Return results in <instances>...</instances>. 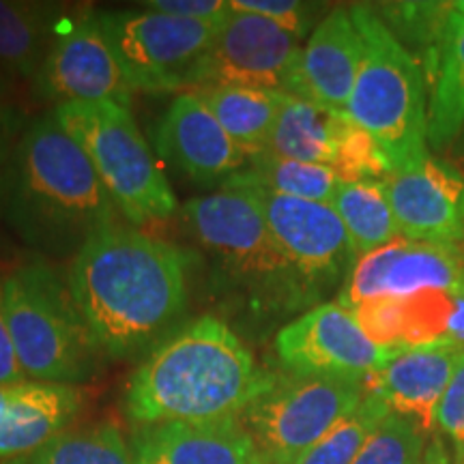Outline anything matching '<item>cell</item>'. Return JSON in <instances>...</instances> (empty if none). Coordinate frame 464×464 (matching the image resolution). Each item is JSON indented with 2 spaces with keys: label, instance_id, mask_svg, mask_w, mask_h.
<instances>
[{
  "label": "cell",
  "instance_id": "cell-7",
  "mask_svg": "<svg viewBox=\"0 0 464 464\" xmlns=\"http://www.w3.org/2000/svg\"><path fill=\"white\" fill-rule=\"evenodd\" d=\"M183 219L235 280L266 293H286V297L299 293L301 282L277 247L252 189L222 188L189 200Z\"/></svg>",
  "mask_w": 464,
  "mask_h": 464
},
{
  "label": "cell",
  "instance_id": "cell-37",
  "mask_svg": "<svg viewBox=\"0 0 464 464\" xmlns=\"http://www.w3.org/2000/svg\"><path fill=\"white\" fill-rule=\"evenodd\" d=\"M450 11L456 17H460V20H464V0H456V3H450Z\"/></svg>",
  "mask_w": 464,
  "mask_h": 464
},
{
  "label": "cell",
  "instance_id": "cell-18",
  "mask_svg": "<svg viewBox=\"0 0 464 464\" xmlns=\"http://www.w3.org/2000/svg\"><path fill=\"white\" fill-rule=\"evenodd\" d=\"M131 454L136 464H265L241 417L140 426Z\"/></svg>",
  "mask_w": 464,
  "mask_h": 464
},
{
  "label": "cell",
  "instance_id": "cell-2",
  "mask_svg": "<svg viewBox=\"0 0 464 464\" xmlns=\"http://www.w3.org/2000/svg\"><path fill=\"white\" fill-rule=\"evenodd\" d=\"M276 381L228 324L202 316L150 351L127 382L123 406L140 426L239 420Z\"/></svg>",
  "mask_w": 464,
  "mask_h": 464
},
{
  "label": "cell",
  "instance_id": "cell-11",
  "mask_svg": "<svg viewBox=\"0 0 464 464\" xmlns=\"http://www.w3.org/2000/svg\"><path fill=\"white\" fill-rule=\"evenodd\" d=\"M276 353L293 376L363 382L396 351L376 346L344 305L323 304L280 329Z\"/></svg>",
  "mask_w": 464,
  "mask_h": 464
},
{
  "label": "cell",
  "instance_id": "cell-32",
  "mask_svg": "<svg viewBox=\"0 0 464 464\" xmlns=\"http://www.w3.org/2000/svg\"><path fill=\"white\" fill-rule=\"evenodd\" d=\"M232 11L254 14L274 22L284 31L304 39L310 24V5L297 3V0H228Z\"/></svg>",
  "mask_w": 464,
  "mask_h": 464
},
{
  "label": "cell",
  "instance_id": "cell-14",
  "mask_svg": "<svg viewBox=\"0 0 464 464\" xmlns=\"http://www.w3.org/2000/svg\"><path fill=\"white\" fill-rule=\"evenodd\" d=\"M426 288L464 290V271L454 247L398 237L357 258L340 295L346 310L381 297H406Z\"/></svg>",
  "mask_w": 464,
  "mask_h": 464
},
{
  "label": "cell",
  "instance_id": "cell-8",
  "mask_svg": "<svg viewBox=\"0 0 464 464\" xmlns=\"http://www.w3.org/2000/svg\"><path fill=\"white\" fill-rule=\"evenodd\" d=\"M365 396L363 382L277 376L241 415L265 464H297Z\"/></svg>",
  "mask_w": 464,
  "mask_h": 464
},
{
  "label": "cell",
  "instance_id": "cell-17",
  "mask_svg": "<svg viewBox=\"0 0 464 464\" xmlns=\"http://www.w3.org/2000/svg\"><path fill=\"white\" fill-rule=\"evenodd\" d=\"M462 348L450 340L400 348L387 363L363 381V390L381 400L392 413L415 421L423 432L437 428V409Z\"/></svg>",
  "mask_w": 464,
  "mask_h": 464
},
{
  "label": "cell",
  "instance_id": "cell-33",
  "mask_svg": "<svg viewBox=\"0 0 464 464\" xmlns=\"http://www.w3.org/2000/svg\"><path fill=\"white\" fill-rule=\"evenodd\" d=\"M142 7L183 17V20L200 22V24L213 28L222 26L232 14L228 0H150V3H144Z\"/></svg>",
  "mask_w": 464,
  "mask_h": 464
},
{
  "label": "cell",
  "instance_id": "cell-28",
  "mask_svg": "<svg viewBox=\"0 0 464 464\" xmlns=\"http://www.w3.org/2000/svg\"><path fill=\"white\" fill-rule=\"evenodd\" d=\"M9 464H136L133 454L116 426L61 432L33 454Z\"/></svg>",
  "mask_w": 464,
  "mask_h": 464
},
{
  "label": "cell",
  "instance_id": "cell-29",
  "mask_svg": "<svg viewBox=\"0 0 464 464\" xmlns=\"http://www.w3.org/2000/svg\"><path fill=\"white\" fill-rule=\"evenodd\" d=\"M390 413L379 398L365 392L357 409L324 434L297 464H353L374 428Z\"/></svg>",
  "mask_w": 464,
  "mask_h": 464
},
{
  "label": "cell",
  "instance_id": "cell-6",
  "mask_svg": "<svg viewBox=\"0 0 464 464\" xmlns=\"http://www.w3.org/2000/svg\"><path fill=\"white\" fill-rule=\"evenodd\" d=\"M52 114L91 160L127 222H161L177 211V196L130 108L116 102H72L56 103Z\"/></svg>",
  "mask_w": 464,
  "mask_h": 464
},
{
  "label": "cell",
  "instance_id": "cell-20",
  "mask_svg": "<svg viewBox=\"0 0 464 464\" xmlns=\"http://www.w3.org/2000/svg\"><path fill=\"white\" fill-rule=\"evenodd\" d=\"M80 404L82 396L73 385L22 381L7 387L0 409V458L33 454L65 430Z\"/></svg>",
  "mask_w": 464,
  "mask_h": 464
},
{
  "label": "cell",
  "instance_id": "cell-39",
  "mask_svg": "<svg viewBox=\"0 0 464 464\" xmlns=\"http://www.w3.org/2000/svg\"><path fill=\"white\" fill-rule=\"evenodd\" d=\"M5 398H7V387H0V409H3Z\"/></svg>",
  "mask_w": 464,
  "mask_h": 464
},
{
  "label": "cell",
  "instance_id": "cell-1",
  "mask_svg": "<svg viewBox=\"0 0 464 464\" xmlns=\"http://www.w3.org/2000/svg\"><path fill=\"white\" fill-rule=\"evenodd\" d=\"M188 254L131 226L95 230L75 252L67 286L97 351L125 359L153 344L188 301Z\"/></svg>",
  "mask_w": 464,
  "mask_h": 464
},
{
  "label": "cell",
  "instance_id": "cell-23",
  "mask_svg": "<svg viewBox=\"0 0 464 464\" xmlns=\"http://www.w3.org/2000/svg\"><path fill=\"white\" fill-rule=\"evenodd\" d=\"M196 95L207 103L226 133L237 142L249 160L265 153L269 147L284 92L243 89V86H213L200 89Z\"/></svg>",
  "mask_w": 464,
  "mask_h": 464
},
{
  "label": "cell",
  "instance_id": "cell-26",
  "mask_svg": "<svg viewBox=\"0 0 464 464\" xmlns=\"http://www.w3.org/2000/svg\"><path fill=\"white\" fill-rule=\"evenodd\" d=\"M332 205L344 224L355 260L400 237L385 183H342Z\"/></svg>",
  "mask_w": 464,
  "mask_h": 464
},
{
  "label": "cell",
  "instance_id": "cell-16",
  "mask_svg": "<svg viewBox=\"0 0 464 464\" xmlns=\"http://www.w3.org/2000/svg\"><path fill=\"white\" fill-rule=\"evenodd\" d=\"M158 150L168 164L200 185H224L249 160L196 92L174 97L158 130Z\"/></svg>",
  "mask_w": 464,
  "mask_h": 464
},
{
  "label": "cell",
  "instance_id": "cell-21",
  "mask_svg": "<svg viewBox=\"0 0 464 464\" xmlns=\"http://www.w3.org/2000/svg\"><path fill=\"white\" fill-rule=\"evenodd\" d=\"M456 293L426 288L406 297H381L353 307L359 327L385 351L448 340Z\"/></svg>",
  "mask_w": 464,
  "mask_h": 464
},
{
  "label": "cell",
  "instance_id": "cell-36",
  "mask_svg": "<svg viewBox=\"0 0 464 464\" xmlns=\"http://www.w3.org/2000/svg\"><path fill=\"white\" fill-rule=\"evenodd\" d=\"M420 464H454V462H451V456L448 448L443 445V440L432 439L430 443H428L426 454H423Z\"/></svg>",
  "mask_w": 464,
  "mask_h": 464
},
{
  "label": "cell",
  "instance_id": "cell-9",
  "mask_svg": "<svg viewBox=\"0 0 464 464\" xmlns=\"http://www.w3.org/2000/svg\"><path fill=\"white\" fill-rule=\"evenodd\" d=\"M100 22L133 91L185 89L219 28L150 9L102 11Z\"/></svg>",
  "mask_w": 464,
  "mask_h": 464
},
{
  "label": "cell",
  "instance_id": "cell-15",
  "mask_svg": "<svg viewBox=\"0 0 464 464\" xmlns=\"http://www.w3.org/2000/svg\"><path fill=\"white\" fill-rule=\"evenodd\" d=\"M385 183L400 237L451 246L464 237V172L428 155Z\"/></svg>",
  "mask_w": 464,
  "mask_h": 464
},
{
  "label": "cell",
  "instance_id": "cell-10",
  "mask_svg": "<svg viewBox=\"0 0 464 464\" xmlns=\"http://www.w3.org/2000/svg\"><path fill=\"white\" fill-rule=\"evenodd\" d=\"M301 39L254 14L232 11L219 26L207 54L196 63L188 86H243V89L295 92Z\"/></svg>",
  "mask_w": 464,
  "mask_h": 464
},
{
  "label": "cell",
  "instance_id": "cell-38",
  "mask_svg": "<svg viewBox=\"0 0 464 464\" xmlns=\"http://www.w3.org/2000/svg\"><path fill=\"white\" fill-rule=\"evenodd\" d=\"M454 252H456L458 260H460V266H462V271H464V237L454 246Z\"/></svg>",
  "mask_w": 464,
  "mask_h": 464
},
{
  "label": "cell",
  "instance_id": "cell-3",
  "mask_svg": "<svg viewBox=\"0 0 464 464\" xmlns=\"http://www.w3.org/2000/svg\"><path fill=\"white\" fill-rule=\"evenodd\" d=\"M9 179V218L28 241L80 249L92 232L116 224L114 200L54 114L20 138Z\"/></svg>",
  "mask_w": 464,
  "mask_h": 464
},
{
  "label": "cell",
  "instance_id": "cell-30",
  "mask_svg": "<svg viewBox=\"0 0 464 464\" xmlns=\"http://www.w3.org/2000/svg\"><path fill=\"white\" fill-rule=\"evenodd\" d=\"M428 437L415 421L390 413L374 428L353 464H420Z\"/></svg>",
  "mask_w": 464,
  "mask_h": 464
},
{
  "label": "cell",
  "instance_id": "cell-24",
  "mask_svg": "<svg viewBox=\"0 0 464 464\" xmlns=\"http://www.w3.org/2000/svg\"><path fill=\"white\" fill-rule=\"evenodd\" d=\"M439 63L428 102V142L445 147L464 127V20L450 11L439 37Z\"/></svg>",
  "mask_w": 464,
  "mask_h": 464
},
{
  "label": "cell",
  "instance_id": "cell-27",
  "mask_svg": "<svg viewBox=\"0 0 464 464\" xmlns=\"http://www.w3.org/2000/svg\"><path fill=\"white\" fill-rule=\"evenodd\" d=\"M50 22L44 5L0 0V67L37 78L50 50Z\"/></svg>",
  "mask_w": 464,
  "mask_h": 464
},
{
  "label": "cell",
  "instance_id": "cell-22",
  "mask_svg": "<svg viewBox=\"0 0 464 464\" xmlns=\"http://www.w3.org/2000/svg\"><path fill=\"white\" fill-rule=\"evenodd\" d=\"M348 123L346 112L286 95L265 153L334 168Z\"/></svg>",
  "mask_w": 464,
  "mask_h": 464
},
{
  "label": "cell",
  "instance_id": "cell-12",
  "mask_svg": "<svg viewBox=\"0 0 464 464\" xmlns=\"http://www.w3.org/2000/svg\"><path fill=\"white\" fill-rule=\"evenodd\" d=\"M37 82L58 103L116 102L130 108L133 92L103 34L100 14L78 15L63 31L56 28Z\"/></svg>",
  "mask_w": 464,
  "mask_h": 464
},
{
  "label": "cell",
  "instance_id": "cell-5",
  "mask_svg": "<svg viewBox=\"0 0 464 464\" xmlns=\"http://www.w3.org/2000/svg\"><path fill=\"white\" fill-rule=\"evenodd\" d=\"M3 310L28 379L75 385L97 372L102 353L69 286L45 263L31 260L3 277Z\"/></svg>",
  "mask_w": 464,
  "mask_h": 464
},
{
  "label": "cell",
  "instance_id": "cell-31",
  "mask_svg": "<svg viewBox=\"0 0 464 464\" xmlns=\"http://www.w3.org/2000/svg\"><path fill=\"white\" fill-rule=\"evenodd\" d=\"M437 426L451 440L456 462L464 464V351L437 409Z\"/></svg>",
  "mask_w": 464,
  "mask_h": 464
},
{
  "label": "cell",
  "instance_id": "cell-25",
  "mask_svg": "<svg viewBox=\"0 0 464 464\" xmlns=\"http://www.w3.org/2000/svg\"><path fill=\"white\" fill-rule=\"evenodd\" d=\"M249 161L252 164L226 181L224 188H258L286 198L332 205L342 185L340 177L329 166L284 160L271 153H260Z\"/></svg>",
  "mask_w": 464,
  "mask_h": 464
},
{
  "label": "cell",
  "instance_id": "cell-34",
  "mask_svg": "<svg viewBox=\"0 0 464 464\" xmlns=\"http://www.w3.org/2000/svg\"><path fill=\"white\" fill-rule=\"evenodd\" d=\"M24 381L20 362H17L14 340H11L7 318L3 310V280H0V387H11Z\"/></svg>",
  "mask_w": 464,
  "mask_h": 464
},
{
  "label": "cell",
  "instance_id": "cell-19",
  "mask_svg": "<svg viewBox=\"0 0 464 464\" xmlns=\"http://www.w3.org/2000/svg\"><path fill=\"white\" fill-rule=\"evenodd\" d=\"M362 58L363 39L351 9H334L301 50L293 97L346 112Z\"/></svg>",
  "mask_w": 464,
  "mask_h": 464
},
{
  "label": "cell",
  "instance_id": "cell-4",
  "mask_svg": "<svg viewBox=\"0 0 464 464\" xmlns=\"http://www.w3.org/2000/svg\"><path fill=\"white\" fill-rule=\"evenodd\" d=\"M363 39V58L346 116L374 138L393 172L428 155V102L423 72L374 9L351 7Z\"/></svg>",
  "mask_w": 464,
  "mask_h": 464
},
{
  "label": "cell",
  "instance_id": "cell-35",
  "mask_svg": "<svg viewBox=\"0 0 464 464\" xmlns=\"http://www.w3.org/2000/svg\"><path fill=\"white\" fill-rule=\"evenodd\" d=\"M15 131V112L11 108L7 91H5V82L0 78V160L7 153V147L11 142V136Z\"/></svg>",
  "mask_w": 464,
  "mask_h": 464
},
{
  "label": "cell",
  "instance_id": "cell-40",
  "mask_svg": "<svg viewBox=\"0 0 464 464\" xmlns=\"http://www.w3.org/2000/svg\"><path fill=\"white\" fill-rule=\"evenodd\" d=\"M460 166H462V170H464V155L460 158Z\"/></svg>",
  "mask_w": 464,
  "mask_h": 464
},
{
  "label": "cell",
  "instance_id": "cell-13",
  "mask_svg": "<svg viewBox=\"0 0 464 464\" xmlns=\"http://www.w3.org/2000/svg\"><path fill=\"white\" fill-rule=\"evenodd\" d=\"M246 189H252L263 205L271 235L301 286L329 284L348 265H355L346 228L334 205L286 198L258 188Z\"/></svg>",
  "mask_w": 464,
  "mask_h": 464
}]
</instances>
